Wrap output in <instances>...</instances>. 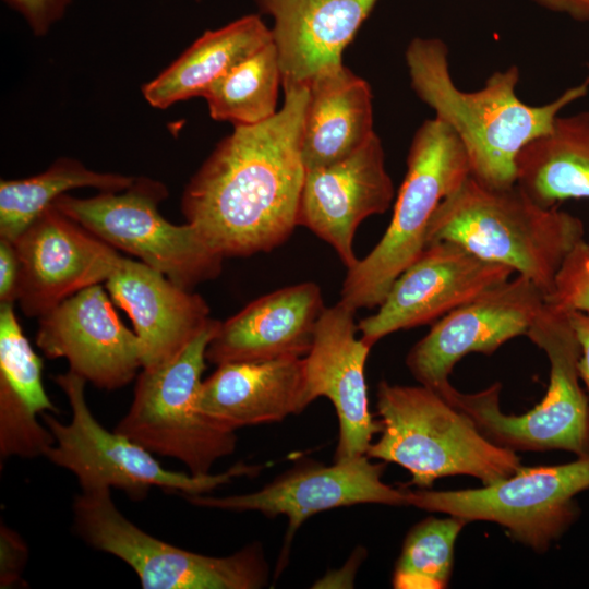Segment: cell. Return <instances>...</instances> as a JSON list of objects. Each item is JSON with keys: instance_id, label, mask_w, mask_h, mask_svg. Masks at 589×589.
<instances>
[{"instance_id": "6da1fadb", "label": "cell", "mask_w": 589, "mask_h": 589, "mask_svg": "<svg viewBox=\"0 0 589 589\" xmlns=\"http://www.w3.org/2000/svg\"><path fill=\"white\" fill-rule=\"evenodd\" d=\"M283 87V107L266 121L235 127L184 189L187 223L224 257L269 252L298 226L309 88Z\"/></svg>"}, {"instance_id": "7a4b0ae2", "label": "cell", "mask_w": 589, "mask_h": 589, "mask_svg": "<svg viewBox=\"0 0 589 589\" xmlns=\"http://www.w3.org/2000/svg\"><path fill=\"white\" fill-rule=\"evenodd\" d=\"M405 57L413 92L458 136L470 176L493 189L516 184L520 151L548 133L560 112L589 92L588 74L554 100L528 105L516 93L520 72L515 64L492 73L482 88L462 91L453 80L448 47L440 38H413Z\"/></svg>"}, {"instance_id": "3957f363", "label": "cell", "mask_w": 589, "mask_h": 589, "mask_svg": "<svg viewBox=\"0 0 589 589\" xmlns=\"http://www.w3.org/2000/svg\"><path fill=\"white\" fill-rule=\"evenodd\" d=\"M584 237L577 216L539 205L517 184L493 189L469 176L435 209L426 241H455L527 277L546 297L565 257Z\"/></svg>"}, {"instance_id": "277c9868", "label": "cell", "mask_w": 589, "mask_h": 589, "mask_svg": "<svg viewBox=\"0 0 589 589\" xmlns=\"http://www.w3.org/2000/svg\"><path fill=\"white\" fill-rule=\"evenodd\" d=\"M377 411L381 436L366 455L404 467L420 489L452 474L489 484L521 467L515 450L490 441L466 412L428 386L382 381Z\"/></svg>"}, {"instance_id": "5b68a950", "label": "cell", "mask_w": 589, "mask_h": 589, "mask_svg": "<svg viewBox=\"0 0 589 589\" xmlns=\"http://www.w3.org/2000/svg\"><path fill=\"white\" fill-rule=\"evenodd\" d=\"M469 176L458 136L436 117L425 120L411 141L390 223L370 253L347 269L340 301L354 310L378 306L426 248L428 227L440 203Z\"/></svg>"}, {"instance_id": "8992f818", "label": "cell", "mask_w": 589, "mask_h": 589, "mask_svg": "<svg viewBox=\"0 0 589 589\" xmlns=\"http://www.w3.org/2000/svg\"><path fill=\"white\" fill-rule=\"evenodd\" d=\"M529 339L548 357L550 381L543 399L521 416L504 414L498 383L466 394L452 384L438 392L466 412L493 443L520 450L563 449L589 455V401L580 385V347L567 312L546 302L530 325Z\"/></svg>"}, {"instance_id": "52a82bcc", "label": "cell", "mask_w": 589, "mask_h": 589, "mask_svg": "<svg viewBox=\"0 0 589 589\" xmlns=\"http://www.w3.org/2000/svg\"><path fill=\"white\" fill-rule=\"evenodd\" d=\"M219 323L212 320L171 360L142 369L131 406L113 429L153 454L178 459L195 476L209 474L237 446L235 431L216 425L197 408L206 349Z\"/></svg>"}, {"instance_id": "ba28073f", "label": "cell", "mask_w": 589, "mask_h": 589, "mask_svg": "<svg viewBox=\"0 0 589 589\" xmlns=\"http://www.w3.org/2000/svg\"><path fill=\"white\" fill-rule=\"evenodd\" d=\"M53 380L68 398L71 419L63 423L48 412L41 414L55 438L45 457L72 472L82 491L117 489L133 500L145 498L154 486L180 494H206L235 478L260 472L261 467L243 462L217 474L167 470L153 453L97 421L86 402L87 382L83 377L69 370Z\"/></svg>"}, {"instance_id": "9c48e42d", "label": "cell", "mask_w": 589, "mask_h": 589, "mask_svg": "<svg viewBox=\"0 0 589 589\" xmlns=\"http://www.w3.org/2000/svg\"><path fill=\"white\" fill-rule=\"evenodd\" d=\"M72 510L75 533L128 564L144 589H257L267 584L268 566L259 543L224 557L175 546L130 521L109 488L81 491Z\"/></svg>"}, {"instance_id": "30bf717a", "label": "cell", "mask_w": 589, "mask_h": 589, "mask_svg": "<svg viewBox=\"0 0 589 589\" xmlns=\"http://www.w3.org/2000/svg\"><path fill=\"white\" fill-rule=\"evenodd\" d=\"M167 195L161 182L135 178L121 192H100L86 199L62 194L51 205L115 249L192 290L216 278L225 257L191 224L176 225L161 216L158 205Z\"/></svg>"}, {"instance_id": "8fae6325", "label": "cell", "mask_w": 589, "mask_h": 589, "mask_svg": "<svg viewBox=\"0 0 589 589\" xmlns=\"http://www.w3.org/2000/svg\"><path fill=\"white\" fill-rule=\"evenodd\" d=\"M587 489L589 455L563 465L520 467L480 489L408 491V506L467 522H496L515 540L542 552L575 521V496Z\"/></svg>"}, {"instance_id": "7c38bea8", "label": "cell", "mask_w": 589, "mask_h": 589, "mask_svg": "<svg viewBox=\"0 0 589 589\" xmlns=\"http://www.w3.org/2000/svg\"><path fill=\"white\" fill-rule=\"evenodd\" d=\"M513 273L509 267L486 261L455 241L429 243L395 279L377 312L358 323V330L373 346L392 333L433 324L506 281Z\"/></svg>"}, {"instance_id": "4fadbf2b", "label": "cell", "mask_w": 589, "mask_h": 589, "mask_svg": "<svg viewBox=\"0 0 589 589\" xmlns=\"http://www.w3.org/2000/svg\"><path fill=\"white\" fill-rule=\"evenodd\" d=\"M544 298L537 285L518 274L484 291L432 324L407 354L409 371L421 385L443 390L465 356H490L506 341L526 335Z\"/></svg>"}, {"instance_id": "5bb4252c", "label": "cell", "mask_w": 589, "mask_h": 589, "mask_svg": "<svg viewBox=\"0 0 589 589\" xmlns=\"http://www.w3.org/2000/svg\"><path fill=\"white\" fill-rule=\"evenodd\" d=\"M383 470L384 464L371 462L368 455H362L335 461L332 466L301 467L249 494L224 497L180 495L199 507L256 510L266 517L286 516L288 528L278 564L279 573L286 564L297 530L311 516L357 504L408 506V491L384 483Z\"/></svg>"}, {"instance_id": "9a60e30c", "label": "cell", "mask_w": 589, "mask_h": 589, "mask_svg": "<svg viewBox=\"0 0 589 589\" xmlns=\"http://www.w3.org/2000/svg\"><path fill=\"white\" fill-rule=\"evenodd\" d=\"M12 242L19 259L16 301L29 317H40L76 292L106 281L123 259L53 205Z\"/></svg>"}, {"instance_id": "2e32d148", "label": "cell", "mask_w": 589, "mask_h": 589, "mask_svg": "<svg viewBox=\"0 0 589 589\" xmlns=\"http://www.w3.org/2000/svg\"><path fill=\"white\" fill-rule=\"evenodd\" d=\"M35 341L47 358L67 359L69 370L106 390L128 385L143 368L135 332L124 326L99 284L40 316Z\"/></svg>"}, {"instance_id": "e0dca14e", "label": "cell", "mask_w": 589, "mask_h": 589, "mask_svg": "<svg viewBox=\"0 0 589 589\" xmlns=\"http://www.w3.org/2000/svg\"><path fill=\"white\" fill-rule=\"evenodd\" d=\"M356 311L341 301L325 308L304 357L306 405L326 397L338 418L335 461L366 455L372 437L381 431L369 410L364 373L372 346L357 337Z\"/></svg>"}, {"instance_id": "ac0fdd59", "label": "cell", "mask_w": 589, "mask_h": 589, "mask_svg": "<svg viewBox=\"0 0 589 589\" xmlns=\"http://www.w3.org/2000/svg\"><path fill=\"white\" fill-rule=\"evenodd\" d=\"M394 196L384 148L374 134L350 156L305 170L298 226L330 244L348 269L359 260L353 251L358 226L369 216L385 213Z\"/></svg>"}, {"instance_id": "d6986e66", "label": "cell", "mask_w": 589, "mask_h": 589, "mask_svg": "<svg viewBox=\"0 0 589 589\" xmlns=\"http://www.w3.org/2000/svg\"><path fill=\"white\" fill-rule=\"evenodd\" d=\"M324 310L321 288L312 281L262 296L219 323L207 346L206 360L219 365L303 358L312 347Z\"/></svg>"}, {"instance_id": "ffe728a7", "label": "cell", "mask_w": 589, "mask_h": 589, "mask_svg": "<svg viewBox=\"0 0 589 589\" xmlns=\"http://www.w3.org/2000/svg\"><path fill=\"white\" fill-rule=\"evenodd\" d=\"M105 283L112 301L132 321L141 344L142 369L175 358L213 320L200 294L175 285L141 261L123 257Z\"/></svg>"}, {"instance_id": "44dd1931", "label": "cell", "mask_w": 589, "mask_h": 589, "mask_svg": "<svg viewBox=\"0 0 589 589\" xmlns=\"http://www.w3.org/2000/svg\"><path fill=\"white\" fill-rule=\"evenodd\" d=\"M273 19L283 86L342 67V51L378 0H254Z\"/></svg>"}, {"instance_id": "7402d4cb", "label": "cell", "mask_w": 589, "mask_h": 589, "mask_svg": "<svg viewBox=\"0 0 589 589\" xmlns=\"http://www.w3.org/2000/svg\"><path fill=\"white\" fill-rule=\"evenodd\" d=\"M306 407L304 357L219 364L197 397L204 417L235 432L281 421Z\"/></svg>"}, {"instance_id": "603a6c76", "label": "cell", "mask_w": 589, "mask_h": 589, "mask_svg": "<svg viewBox=\"0 0 589 589\" xmlns=\"http://www.w3.org/2000/svg\"><path fill=\"white\" fill-rule=\"evenodd\" d=\"M43 361L16 318L13 303H0V456L35 458L53 445L50 430L38 421L59 413L41 378Z\"/></svg>"}, {"instance_id": "cb8c5ba5", "label": "cell", "mask_w": 589, "mask_h": 589, "mask_svg": "<svg viewBox=\"0 0 589 589\" xmlns=\"http://www.w3.org/2000/svg\"><path fill=\"white\" fill-rule=\"evenodd\" d=\"M308 88L301 139L305 169L341 160L376 134L370 85L348 68L316 77Z\"/></svg>"}, {"instance_id": "d4e9b609", "label": "cell", "mask_w": 589, "mask_h": 589, "mask_svg": "<svg viewBox=\"0 0 589 589\" xmlns=\"http://www.w3.org/2000/svg\"><path fill=\"white\" fill-rule=\"evenodd\" d=\"M273 41L272 31L256 14L206 31L177 60L143 86L151 106L167 108L202 96L237 63Z\"/></svg>"}, {"instance_id": "484cf974", "label": "cell", "mask_w": 589, "mask_h": 589, "mask_svg": "<svg viewBox=\"0 0 589 589\" xmlns=\"http://www.w3.org/2000/svg\"><path fill=\"white\" fill-rule=\"evenodd\" d=\"M516 184L543 207L589 199V109L557 116L520 151Z\"/></svg>"}, {"instance_id": "4316f807", "label": "cell", "mask_w": 589, "mask_h": 589, "mask_svg": "<svg viewBox=\"0 0 589 589\" xmlns=\"http://www.w3.org/2000/svg\"><path fill=\"white\" fill-rule=\"evenodd\" d=\"M135 178L88 169L81 161L62 157L45 171L25 179L0 181V238L14 241L45 209L67 191L95 188L121 192Z\"/></svg>"}, {"instance_id": "83f0119b", "label": "cell", "mask_w": 589, "mask_h": 589, "mask_svg": "<svg viewBox=\"0 0 589 589\" xmlns=\"http://www.w3.org/2000/svg\"><path fill=\"white\" fill-rule=\"evenodd\" d=\"M281 70L274 43L243 59L202 95L213 119L253 125L272 118L276 109Z\"/></svg>"}, {"instance_id": "f1b7e54d", "label": "cell", "mask_w": 589, "mask_h": 589, "mask_svg": "<svg viewBox=\"0 0 589 589\" xmlns=\"http://www.w3.org/2000/svg\"><path fill=\"white\" fill-rule=\"evenodd\" d=\"M467 521L429 517L407 534L395 565L396 589H443L449 581L456 539Z\"/></svg>"}, {"instance_id": "f546056e", "label": "cell", "mask_w": 589, "mask_h": 589, "mask_svg": "<svg viewBox=\"0 0 589 589\" xmlns=\"http://www.w3.org/2000/svg\"><path fill=\"white\" fill-rule=\"evenodd\" d=\"M544 300L567 313H589V237H584L565 257Z\"/></svg>"}, {"instance_id": "4dcf8cb0", "label": "cell", "mask_w": 589, "mask_h": 589, "mask_svg": "<svg viewBox=\"0 0 589 589\" xmlns=\"http://www.w3.org/2000/svg\"><path fill=\"white\" fill-rule=\"evenodd\" d=\"M28 548L22 537L5 524L0 525V587L12 588L22 582Z\"/></svg>"}, {"instance_id": "1f68e13d", "label": "cell", "mask_w": 589, "mask_h": 589, "mask_svg": "<svg viewBox=\"0 0 589 589\" xmlns=\"http://www.w3.org/2000/svg\"><path fill=\"white\" fill-rule=\"evenodd\" d=\"M20 12L36 35L46 34L65 13L71 0H4Z\"/></svg>"}, {"instance_id": "d6a6232c", "label": "cell", "mask_w": 589, "mask_h": 589, "mask_svg": "<svg viewBox=\"0 0 589 589\" xmlns=\"http://www.w3.org/2000/svg\"><path fill=\"white\" fill-rule=\"evenodd\" d=\"M19 259L12 241L0 238V303H14L17 296Z\"/></svg>"}, {"instance_id": "836d02e7", "label": "cell", "mask_w": 589, "mask_h": 589, "mask_svg": "<svg viewBox=\"0 0 589 589\" xmlns=\"http://www.w3.org/2000/svg\"><path fill=\"white\" fill-rule=\"evenodd\" d=\"M568 315L580 347L578 372L589 401V313L574 311L568 312Z\"/></svg>"}, {"instance_id": "e575fe53", "label": "cell", "mask_w": 589, "mask_h": 589, "mask_svg": "<svg viewBox=\"0 0 589 589\" xmlns=\"http://www.w3.org/2000/svg\"><path fill=\"white\" fill-rule=\"evenodd\" d=\"M548 10L565 13L579 22H589V0H531Z\"/></svg>"}]
</instances>
